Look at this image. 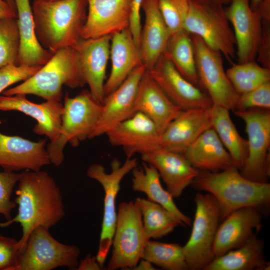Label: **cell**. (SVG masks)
Masks as SVG:
<instances>
[{
  "label": "cell",
  "mask_w": 270,
  "mask_h": 270,
  "mask_svg": "<svg viewBox=\"0 0 270 270\" xmlns=\"http://www.w3.org/2000/svg\"><path fill=\"white\" fill-rule=\"evenodd\" d=\"M41 67L12 64L0 68V95L11 85L31 77Z\"/></svg>",
  "instance_id": "obj_40"
},
{
  "label": "cell",
  "mask_w": 270,
  "mask_h": 270,
  "mask_svg": "<svg viewBox=\"0 0 270 270\" xmlns=\"http://www.w3.org/2000/svg\"><path fill=\"white\" fill-rule=\"evenodd\" d=\"M262 22H270V0H262L255 10Z\"/></svg>",
  "instance_id": "obj_45"
},
{
  "label": "cell",
  "mask_w": 270,
  "mask_h": 270,
  "mask_svg": "<svg viewBox=\"0 0 270 270\" xmlns=\"http://www.w3.org/2000/svg\"><path fill=\"white\" fill-rule=\"evenodd\" d=\"M146 70L142 64L138 66L118 88L105 96L100 118L89 138L106 134L136 113L135 98Z\"/></svg>",
  "instance_id": "obj_14"
},
{
  "label": "cell",
  "mask_w": 270,
  "mask_h": 270,
  "mask_svg": "<svg viewBox=\"0 0 270 270\" xmlns=\"http://www.w3.org/2000/svg\"><path fill=\"white\" fill-rule=\"evenodd\" d=\"M145 234L140 210L132 201L122 202L118 207L107 270L132 269L142 258L149 240Z\"/></svg>",
  "instance_id": "obj_8"
},
{
  "label": "cell",
  "mask_w": 270,
  "mask_h": 270,
  "mask_svg": "<svg viewBox=\"0 0 270 270\" xmlns=\"http://www.w3.org/2000/svg\"><path fill=\"white\" fill-rule=\"evenodd\" d=\"M97 261L96 256L88 254L86 258L78 262L76 268L78 270H100L102 269Z\"/></svg>",
  "instance_id": "obj_44"
},
{
  "label": "cell",
  "mask_w": 270,
  "mask_h": 270,
  "mask_svg": "<svg viewBox=\"0 0 270 270\" xmlns=\"http://www.w3.org/2000/svg\"><path fill=\"white\" fill-rule=\"evenodd\" d=\"M143 0H132V14L129 29L134 41L139 48L142 25L140 21L141 6Z\"/></svg>",
  "instance_id": "obj_43"
},
{
  "label": "cell",
  "mask_w": 270,
  "mask_h": 270,
  "mask_svg": "<svg viewBox=\"0 0 270 270\" xmlns=\"http://www.w3.org/2000/svg\"><path fill=\"white\" fill-rule=\"evenodd\" d=\"M234 112L244 122L248 137V156L240 172L250 180L268 182L270 176V110L253 108Z\"/></svg>",
  "instance_id": "obj_10"
},
{
  "label": "cell",
  "mask_w": 270,
  "mask_h": 270,
  "mask_svg": "<svg viewBox=\"0 0 270 270\" xmlns=\"http://www.w3.org/2000/svg\"><path fill=\"white\" fill-rule=\"evenodd\" d=\"M132 0H88L82 38L112 35L129 28Z\"/></svg>",
  "instance_id": "obj_17"
},
{
  "label": "cell",
  "mask_w": 270,
  "mask_h": 270,
  "mask_svg": "<svg viewBox=\"0 0 270 270\" xmlns=\"http://www.w3.org/2000/svg\"><path fill=\"white\" fill-rule=\"evenodd\" d=\"M162 55L172 63L185 78L200 88L194 47L190 34L184 29L172 34Z\"/></svg>",
  "instance_id": "obj_32"
},
{
  "label": "cell",
  "mask_w": 270,
  "mask_h": 270,
  "mask_svg": "<svg viewBox=\"0 0 270 270\" xmlns=\"http://www.w3.org/2000/svg\"><path fill=\"white\" fill-rule=\"evenodd\" d=\"M86 84L76 50L72 46L66 47L55 52L31 77L2 94H34L45 100L61 101L64 86L76 88Z\"/></svg>",
  "instance_id": "obj_4"
},
{
  "label": "cell",
  "mask_w": 270,
  "mask_h": 270,
  "mask_svg": "<svg viewBox=\"0 0 270 270\" xmlns=\"http://www.w3.org/2000/svg\"><path fill=\"white\" fill-rule=\"evenodd\" d=\"M63 105L58 136L46 148L50 164L57 166L64 161V150L68 142L76 147L80 142L90 138L102 108V104L97 102L87 90L73 98L66 92Z\"/></svg>",
  "instance_id": "obj_5"
},
{
  "label": "cell",
  "mask_w": 270,
  "mask_h": 270,
  "mask_svg": "<svg viewBox=\"0 0 270 270\" xmlns=\"http://www.w3.org/2000/svg\"><path fill=\"white\" fill-rule=\"evenodd\" d=\"M18 183L14 201L18 206L17 214L0 222V228L20 224L22 236L18 242L22 251L33 230L38 226L50 229L64 218V210L60 190L47 172H22Z\"/></svg>",
  "instance_id": "obj_1"
},
{
  "label": "cell",
  "mask_w": 270,
  "mask_h": 270,
  "mask_svg": "<svg viewBox=\"0 0 270 270\" xmlns=\"http://www.w3.org/2000/svg\"><path fill=\"white\" fill-rule=\"evenodd\" d=\"M253 108L270 110V82L239 94L235 110H246Z\"/></svg>",
  "instance_id": "obj_38"
},
{
  "label": "cell",
  "mask_w": 270,
  "mask_h": 270,
  "mask_svg": "<svg viewBox=\"0 0 270 270\" xmlns=\"http://www.w3.org/2000/svg\"><path fill=\"white\" fill-rule=\"evenodd\" d=\"M142 258L167 270H188L183 246L178 244L150 240L145 244Z\"/></svg>",
  "instance_id": "obj_34"
},
{
  "label": "cell",
  "mask_w": 270,
  "mask_h": 270,
  "mask_svg": "<svg viewBox=\"0 0 270 270\" xmlns=\"http://www.w3.org/2000/svg\"><path fill=\"white\" fill-rule=\"evenodd\" d=\"M110 56L112 68L104 86L105 96L118 88L134 68L142 64L139 48L129 28L112 35Z\"/></svg>",
  "instance_id": "obj_26"
},
{
  "label": "cell",
  "mask_w": 270,
  "mask_h": 270,
  "mask_svg": "<svg viewBox=\"0 0 270 270\" xmlns=\"http://www.w3.org/2000/svg\"><path fill=\"white\" fill-rule=\"evenodd\" d=\"M132 172V188L134 191L144 193L148 200L166 208L184 226L191 225V218L179 210L174 202L173 196L162 187L160 176L153 166L144 162L142 168L136 166Z\"/></svg>",
  "instance_id": "obj_30"
},
{
  "label": "cell",
  "mask_w": 270,
  "mask_h": 270,
  "mask_svg": "<svg viewBox=\"0 0 270 270\" xmlns=\"http://www.w3.org/2000/svg\"><path fill=\"white\" fill-rule=\"evenodd\" d=\"M182 154L199 171L218 172L234 166L231 156L212 128L201 134Z\"/></svg>",
  "instance_id": "obj_27"
},
{
  "label": "cell",
  "mask_w": 270,
  "mask_h": 270,
  "mask_svg": "<svg viewBox=\"0 0 270 270\" xmlns=\"http://www.w3.org/2000/svg\"><path fill=\"white\" fill-rule=\"evenodd\" d=\"M160 10L170 35L184 30L190 0H158Z\"/></svg>",
  "instance_id": "obj_37"
},
{
  "label": "cell",
  "mask_w": 270,
  "mask_h": 270,
  "mask_svg": "<svg viewBox=\"0 0 270 270\" xmlns=\"http://www.w3.org/2000/svg\"><path fill=\"white\" fill-rule=\"evenodd\" d=\"M211 128L210 108L182 110L160 134V146L182 154L201 134Z\"/></svg>",
  "instance_id": "obj_23"
},
{
  "label": "cell",
  "mask_w": 270,
  "mask_h": 270,
  "mask_svg": "<svg viewBox=\"0 0 270 270\" xmlns=\"http://www.w3.org/2000/svg\"><path fill=\"white\" fill-rule=\"evenodd\" d=\"M48 0V1H54V0Z\"/></svg>",
  "instance_id": "obj_51"
},
{
  "label": "cell",
  "mask_w": 270,
  "mask_h": 270,
  "mask_svg": "<svg viewBox=\"0 0 270 270\" xmlns=\"http://www.w3.org/2000/svg\"><path fill=\"white\" fill-rule=\"evenodd\" d=\"M141 9L145 16L142 28L139 50L146 70L152 68L162 54L170 36L160 10L158 0H143Z\"/></svg>",
  "instance_id": "obj_24"
},
{
  "label": "cell",
  "mask_w": 270,
  "mask_h": 270,
  "mask_svg": "<svg viewBox=\"0 0 270 270\" xmlns=\"http://www.w3.org/2000/svg\"><path fill=\"white\" fill-rule=\"evenodd\" d=\"M135 270H155L153 264L149 261L141 258L137 264L132 269Z\"/></svg>",
  "instance_id": "obj_47"
},
{
  "label": "cell",
  "mask_w": 270,
  "mask_h": 270,
  "mask_svg": "<svg viewBox=\"0 0 270 270\" xmlns=\"http://www.w3.org/2000/svg\"><path fill=\"white\" fill-rule=\"evenodd\" d=\"M212 128L231 156L234 165L240 170L248 154L247 140L238 133L230 114V110L213 104L210 108Z\"/></svg>",
  "instance_id": "obj_31"
},
{
  "label": "cell",
  "mask_w": 270,
  "mask_h": 270,
  "mask_svg": "<svg viewBox=\"0 0 270 270\" xmlns=\"http://www.w3.org/2000/svg\"><path fill=\"white\" fill-rule=\"evenodd\" d=\"M196 212L190 238L183 246L188 270H204L215 258L213 244L220 222V211L210 193L196 194Z\"/></svg>",
  "instance_id": "obj_7"
},
{
  "label": "cell",
  "mask_w": 270,
  "mask_h": 270,
  "mask_svg": "<svg viewBox=\"0 0 270 270\" xmlns=\"http://www.w3.org/2000/svg\"><path fill=\"white\" fill-rule=\"evenodd\" d=\"M80 250L55 239L49 229L38 226L32 230L12 270H52L65 266L76 270Z\"/></svg>",
  "instance_id": "obj_9"
},
{
  "label": "cell",
  "mask_w": 270,
  "mask_h": 270,
  "mask_svg": "<svg viewBox=\"0 0 270 270\" xmlns=\"http://www.w3.org/2000/svg\"><path fill=\"white\" fill-rule=\"evenodd\" d=\"M190 35L200 87L208 94L213 104L234 110L239 94L226 75L222 55L209 47L198 36Z\"/></svg>",
  "instance_id": "obj_12"
},
{
  "label": "cell",
  "mask_w": 270,
  "mask_h": 270,
  "mask_svg": "<svg viewBox=\"0 0 270 270\" xmlns=\"http://www.w3.org/2000/svg\"><path fill=\"white\" fill-rule=\"evenodd\" d=\"M137 166L136 158H126L123 164L114 158L111 163L110 173H106L105 168L100 164H92L87 169V176L98 181L102 186L104 193L102 229L96 256L98 262L102 268L112 246L115 230L117 219L116 201L120 182L126 174Z\"/></svg>",
  "instance_id": "obj_11"
},
{
  "label": "cell",
  "mask_w": 270,
  "mask_h": 270,
  "mask_svg": "<svg viewBox=\"0 0 270 270\" xmlns=\"http://www.w3.org/2000/svg\"><path fill=\"white\" fill-rule=\"evenodd\" d=\"M2 121L0 120V124ZM46 139L33 142L0 132V166L4 170L39 171L50 164L46 148Z\"/></svg>",
  "instance_id": "obj_20"
},
{
  "label": "cell",
  "mask_w": 270,
  "mask_h": 270,
  "mask_svg": "<svg viewBox=\"0 0 270 270\" xmlns=\"http://www.w3.org/2000/svg\"><path fill=\"white\" fill-rule=\"evenodd\" d=\"M134 202L140 212L145 234L148 240L159 239L172 232L182 223L161 205L144 198Z\"/></svg>",
  "instance_id": "obj_33"
},
{
  "label": "cell",
  "mask_w": 270,
  "mask_h": 270,
  "mask_svg": "<svg viewBox=\"0 0 270 270\" xmlns=\"http://www.w3.org/2000/svg\"><path fill=\"white\" fill-rule=\"evenodd\" d=\"M112 35L93 38H81L72 47L76 50L80 68L89 90L98 102H104V86L110 56Z\"/></svg>",
  "instance_id": "obj_18"
},
{
  "label": "cell",
  "mask_w": 270,
  "mask_h": 270,
  "mask_svg": "<svg viewBox=\"0 0 270 270\" xmlns=\"http://www.w3.org/2000/svg\"><path fill=\"white\" fill-rule=\"evenodd\" d=\"M146 71L170 100L182 110L208 108L213 105L208 94L185 78L162 54L154 67Z\"/></svg>",
  "instance_id": "obj_13"
},
{
  "label": "cell",
  "mask_w": 270,
  "mask_h": 270,
  "mask_svg": "<svg viewBox=\"0 0 270 270\" xmlns=\"http://www.w3.org/2000/svg\"><path fill=\"white\" fill-rule=\"evenodd\" d=\"M20 174L4 170L0 172V214L6 220L11 218L12 210L16 207L11 200L13 188L18 182Z\"/></svg>",
  "instance_id": "obj_39"
},
{
  "label": "cell",
  "mask_w": 270,
  "mask_h": 270,
  "mask_svg": "<svg viewBox=\"0 0 270 270\" xmlns=\"http://www.w3.org/2000/svg\"><path fill=\"white\" fill-rule=\"evenodd\" d=\"M254 234L240 247L216 257L204 270H269L264 255V244Z\"/></svg>",
  "instance_id": "obj_29"
},
{
  "label": "cell",
  "mask_w": 270,
  "mask_h": 270,
  "mask_svg": "<svg viewBox=\"0 0 270 270\" xmlns=\"http://www.w3.org/2000/svg\"><path fill=\"white\" fill-rule=\"evenodd\" d=\"M16 12V6L14 0H4Z\"/></svg>",
  "instance_id": "obj_50"
},
{
  "label": "cell",
  "mask_w": 270,
  "mask_h": 270,
  "mask_svg": "<svg viewBox=\"0 0 270 270\" xmlns=\"http://www.w3.org/2000/svg\"><path fill=\"white\" fill-rule=\"evenodd\" d=\"M14 0L20 36L17 64L42 66L52 58L54 53L42 47L38 40L30 0Z\"/></svg>",
  "instance_id": "obj_28"
},
{
  "label": "cell",
  "mask_w": 270,
  "mask_h": 270,
  "mask_svg": "<svg viewBox=\"0 0 270 270\" xmlns=\"http://www.w3.org/2000/svg\"><path fill=\"white\" fill-rule=\"evenodd\" d=\"M26 94L13 96L0 95V110H16L22 112L35 119L34 133L44 135L53 142L58 138L64 112V105L61 101L46 100L40 104L33 102Z\"/></svg>",
  "instance_id": "obj_21"
},
{
  "label": "cell",
  "mask_w": 270,
  "mask_h": 270,
  "mask_svg": "<svg viewBox=\"0 0 270 270\" xmlns=\"http://www.w3.org/2000/svg\"><path fill=\"white\" fill-rule=\"evenodd\" d=\"M134 107L136 112L149 118L160 134L182 110L170 100L146 70L138 87Z\"/></svg>",
  "instance_id": "obj_25"
},
{
  "label": "cell",
  "mask_w": 270,
  "mask_h": 270,
  "mask_svg": "<svg viewBox=\"0 0 270 270\" xmlns=\"http://www.w3.org/2000/svg\"><path fill=\"white\" fill-rule=\"evenodd\" d=\"M262 213L258 209L244 207L229 214L218 225L213 252L215 258L237 248L257 234L262 226Z\"/></svg>",
  "instance_id": "obj_19"
},
{
  "label": "cell",
  "mask_w": 270,
  "mask_h": 270,
  "mask_svg": "<svg viewBox=\"0 0 270 270\" xmlns=\"http://www.w3.org/2000/svg\"><path fill=\"white\" fill-rule=\"evenodd\" d=\"M20 48L17 18L0 19V68L12 64H17Z\"/></svg>",
  "instance_id": "obj_36"
},
{
  "label": "cell",
  "mask_w": 270,
  "mask_h": 270,
  "mask_svg": "<svg viewBox=\"0 0 270 270\" xmlns=\"http://www.w3.org/2000/svg\"><path fill=\"white\" fill-rule=\"evenodd\" d=\"M110 144L122 148L127 158L161 147L160 132L147 116L136 112L106 134Z\"/></svg>",
  "instance_id": "obj_16"
},
{
  "label": "cell",
  "mask_w": 270,
  "mask_h": 270,
  "mask_svg": "<svg viewBox=\"0 0 270 270\" xmlns=\"http://www.w3.org/2000/svg\"><path fill=\"white\" fill-rule=\"evenodd\" d=\"M191 185L213 196L219 206L221 221L242 208H255L262 214L268 212L270 184L245 178L235 166L218 172L199 171Z\"/></svg>",
  "instance_id": "obj_2"
},
{
  "label": "cell",
  "mask_w": 270,
  "mask_h": 270,
  "mask_svg": "<svg viewBox=\"0 0 270 270\" xmlns=\"http://www.w3.org/2000/svg\"><path fill=\"white\" fill-rule=\"evenodd\" d=\"M200 0L224 6V5L230 4L232 0Z\"/></svg>",
  "instance_id": "obj_48"
},
{
  "label": "cell",
  "mask_w": 270,
  "mask_h": 270,
  "mask_svg": "<svg viewBox=\"0 0 270 270\" xmlns=\"http://www.w3.org/2000/svg\"><path fill=\"white\" fill-rule=\"evenodd\" d=\"M142 155L144 162L153 166L174 198L180 197L191 185L199 170L180 153L162 147Z\"/></svg>",
  "instance_id": "obj_22"
},
{
  "label": "cell",
  "mask_w": 270,
  "mask_h": 270,
  "mask_svg": "<svg viewBox=\"0 0 270 270\" xmlns=\"http://www.w3.org/2000/svg\"><path fill=\"white\" fill-rule=\"evenodd\" d=\"M256 58L261 66L270 69V22H262V35Z\"/></svg>",
  "instance_id": "obj_42"
},
{
  "label": "cell",
  "mask_w": 270,
  "mask_h": 270,
  "mask_svg": "<svg viewBox=\"0 0 270 270\" xmlns=\"http://www.w3.org/2000/svg\"><path fill=\"white\" fill-rule=\"evenodd\" d=\"M17 18V12L4 0H0V19Z\"/></svg>",
  "instance_id": "obj_46"
},
{
  "label": "cell",
  "mask_w": 270,
  "mask_h": 270,
  "mask_svg": "<svg viewBox=\"0 0 270 270\" xmlns=\"http://www.w3.org/2000/svg\"><path fill=\"white\" fill-rule=\"evenodd\" d=\"M226 73L239 94L270 82V69L264 67L254 60L244 63H232Z\"/></svg>",
  "instance_id": "obj_35"
},
{
  "label": "cell",
  "mask_w": 270,
  "mask_h": 270,
  "mask_svg": "<svg viewBox=\"0 0 270 270\" xmlns=\"http://www.w3.org/2000/svg\"><path fill=\"white\" fill-rule=\"evenodd\" d=\"M184 29L200 37L230 63L236 58V40L223 6L200 0H190Z\"/></svg>",
  "instance_id": "obj_6"
},
{
  "label": "cell",
  "mask_w": 270,
  "mask_h": 270,
  "mask_svg": "<svg viewBox=\"0 0 270 270\" xmlns=\"http://www.w3.org/2000/svg\"><path fill=\"white\" fill-rule=\"evenodd\" d=\"M22 252L18 240L0 235V270H12Z\"/></svg>",
  "instance_id": "obj_41"
},
{
  "label": "cell",
  "mask_w": 270,
  "mask_h": 270,
  "mask_svg": "<svg viewBox=\"0 0 270 270\" xmlns=\"http://www.w3.org/2000/svg\"><path fill=\"white\" fill-rule=\"evenodd\" d=\"M88 0H34L32 6L38 40L54 53L74 46L81 38Z\"/></svg>",
  "instance_id": "obj_3"
},
{
  "label": "cell",
  "mask_w": 270,
  "mask_h": 270,
  "mask_svg": "<svg viewBox=\"0 0 270 270\" xmlns=\"http://www.w3.org/2000/svg\"><path fill=\"white\" fill-rule=\"evenodd\" d=\"M229 4L224 10L232 27L238 62L254 60L262 35L261 18L248 0H232Z\"/></svg>",
  "instance_id": "obj_15"
},
{
  "label": "cell",
  "mask_w": 270,
  "mask_h": 270,
  "mask_svg": "<svg viewBox=\"0 0 270 270\" xmlns=\"http://www.w3.org/2000/svg\"><path fill=\"white\" fill-rule=\"evenodd\" d=\"M262 0H248L250 4L252 10H255Z\"/></svg>",
  "instance_id": "obj_49"
}]
</instances>
